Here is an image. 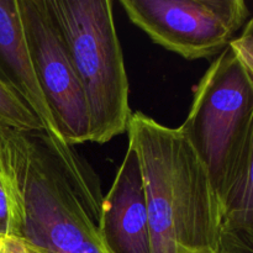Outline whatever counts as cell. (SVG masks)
<instances>
[{"label":"cell","instance_id":"obj_11","mask_svg":"<svg viewBox=\"0 0 253 253\" xmlns=\"http://www.w3.org/2000/svg\"><path fill=\"white\" fill-rule=\"evenodd\" d=\"M0 123L26 133H43L39 119L21 99L0 79Z\"/></svg>","mask_w":253,"mask_h":253},{"label":"cell","instance_id":"obj_3","mask_svg":"<svg viewBox=\"0 0 253 253\" xmlns=\"http://www.w3.org/2000/svg\"><path fill=\"white\" fill-rule=\"evenodd\" d=\"M81 83L89 142L106 143L127 131L132 111L128 79L111 0H46Z\"/></svg>","mask_w":253,"mask_h":253},{"label":"cell","instance_id":"obj_12","mask_svg":"<svg viewBox=\"0 0 253 253\" xmlns=\"http://www.w3.org/2000/svg\"><path fill=\"white\" fill-rule=\"evenodd\" d=\"M0 253H31L26 242L17 236H0Z\"/></svg>","mask_w":253,"mask_h":253},{"label":"cell","instance_id":"obj_15","mask_svg":"<svg viewBox=\"0 0 253 253\" xmlns=\"http://www.w3.org/2000/svg\"><path fill=\"white\" fill-rule=\"evenodd\" d=\"M252 253H253V252H252Z\"/></svg>","mask_w":253,"mask_h":253},{"label":"cell","instance_id":"obj_1","mask_svg":"<svg viewBox=\"0 0 253 253\" xmlns=\"http://www.w3.org/2000/svg\"><path fill=\"white\" fill-rule=\"evenodd\" d=\"M126 132L142 169L151 253H221V210L185 136L140 111Z\"/></svg>","mask_w":253,"mask_h":253},{"label":"cell","instance_id":"obj_14","mask_svg":"<svg viewBox=\"0 0 253 253\" xmlns=\"http://www.w3.org/2000/svg\"><path fill=\"white\" fill-rule=\"evenodd\" d=\"M251 79H252V82H253V77H251Z\"/></svg>","mask_w":253,"mask_h":253},{"label":"cell","instance_id":"obj_8","mask_svg":"<svg viewBox=\"0 0 253 253\" xmlns=\"http://www.w3.org/2000/svg\"><path fill=\"white\" fill-rule=\"evenodd\" d=\"M98 229L101 240L113 253H151L142 169L131 146L103 199Z\"/></svg>","mask_w":253,"mask_h":253},{"label":"cell","instance_id":"obj_10","mask_svg":"<svg viewBox=\"0 0 253 253\" xmlns=\"http://www.w3.org/2000/svg\"><path fill=\"white\" fill-rule=\"evenodd\" d=\"M253 252V137L221 215V253Z\"/></svg>","mask_w":253,"mask_h":253},{"label":"cell","instance_id":"obj_9","mask_svg":"<svg viewBox=\"0 0 253 253\" xmlns=\"http://www.w3.org/2000/svg\"><path fill=\"white\" fill-rule=\"evenodd\" d=\"M29 146L30 133L0 123V236L22 234V179Z\"/></svg>","mask_w":253,"mask_h":253},{"label":"cell","instance_id":"obj_2","mask_svg":"<svg viewBox=\"0 0 253 253\" xmlns=\"http://www.w3.org/2000/svg\"><path fill=\"white\" fill-rule=\"evenodd\" d=\"M178 128L205 167L222 215L253 137V82L230 44L194 88Z\"/></svg>","mask_w":253,"mask_h":253},{"label":"cell","instance_id":"obj_7","mask_svg":"<svg viewBox=\"0 0 253 253\" xmlns=\"http://www.w3.org/2000/svg\"><path fill=\"white\" fill-rule=\"evenodd\" d=\"M0 79L39 119L44 136L64 169L76 179H85L90 168L61 136L37 81L22 26L19 0H0Z\"/></svg>","mask_w":253,"mask_h":253},{"label":"cell","instance_id":"obj_4","mask_svg":"<svg viewBox=\"0 0 253 253\" xmlns=\"http://www.w3.org/2000/svg\"><path fill=\"white\" fill-rule=\"evenodd\" d=\"M24 229L30 251L73 253L101 240L100 212L66 172L43 133H30L22 179Z\"/></svg>","mask_w":253,"mask_h":253},{"label":"cell","instance_id":"obj_6","mask_svg":"<svg viewBox=\"0 0 253 253\" xmlns=\"http://www.w3.org/2000/svg\"><path fill=\"white\" fill-rule=\"evenodd\" d=\"M37 81L59 133L71 147L89 142V115L71 57L46 0H19Z\"/></svg>","mask_w":253,"mask_h":253},{"label":"cell","instance_id":"obj_5","mask_svg":"<svg viewBox=\"0 0 253 253\" xmlns=\"http://www.w3.org/2000/svg\"><path fill=\"white\" fill-rule=\"evenodd\" d=\"M133 25L187 59L219 56L246 25L244 0H121Z\"/></svg>","mask_w":253,"mask_h":253},{"label":"cell","instance_id":"obj_13","mask_svg":"<svg viewBox=\"0 0 253 253\" xmlns=\"http://www.w3.org/2000/svg\"><path fill=\"white\" fill-rule=\"evenodd\" d=\"M193 253H217L212 250H204V251H198V252H193Z\"/></svg>","mask_w":253,"mask_h":253}]
</instances>
